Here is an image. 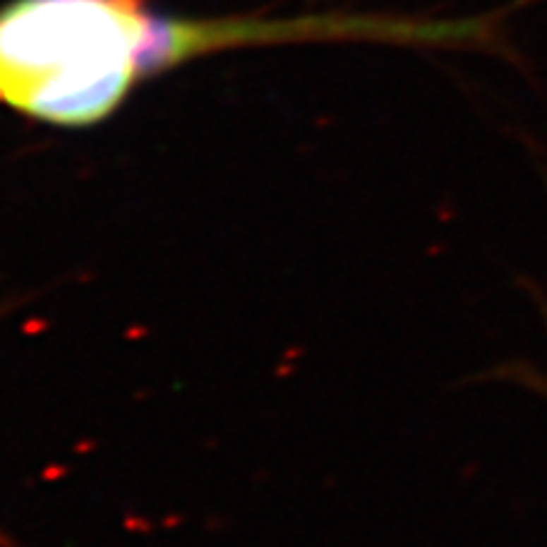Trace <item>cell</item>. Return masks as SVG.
<instances>
[{
	"label": "cell",
	"mask_w": 547,
	"mask_h": 547,
	"mask_svg": "<svg viewBox=\"0 0 547 547\" xmlns=\"http://www.w3.org/2000/svg\"><path fill=\"white\" fill-rule=\"evenodd\" d=\"M142 0H16L0 11V104L41 122H102L142 76Z\"/></svg>",
	"instance_id": "6da1fadb"
},
{
	"label": "cell",
	"mask_w": 547,
	"mask_h": 547,
	"mask_svg": "<svg viewBox=\"0 0 547 547\" xmlns=\"http://www.w3.org/2000/svg\"><path fill=\"white\" fill-rule=\"evenodd\" d=\"M3 545H6V537H3V535H0V547H3Z\"/></svg>",
	"instance_id": "7a4b0ae2"
}]
</instances>
